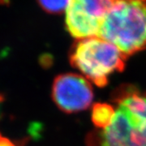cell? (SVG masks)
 <instances>
[{"label": "cell", "instance_id": "9", "mask_svg": "<svg viewBox=\"0 0 146 146\" xmlns=\"http://www.w3.org/2000/svg\"><path fill=\"white\" fill-rule=\"evenodd\" d=\"M3 102V96L0 94V104H2Z\"/></svg>", "mask_w": 146, "mask_h": 146}, {"label": "cell", "instance_id": "8", "mask_svg": "<svg viewBox=\"0 0 146 146\" xmlns=\"http://www.w3.org/2000/svg\"><path fill=\"white\" fill-rule=\"evenodd\" d=\"M25 143L23 141H13L3 135L0 131V146H25Z\"/></svg>", "mask_w": 146, "mask_h": 146}, {"label": "cell", "instance_id": "1", "mask_svg": "<svg viewBox=\"0 0 146 146\" xmlns=\"http://www.w3.org/2000/svg\"><path fill=\"white\" fill-rule=\"evenodd\" d=\"M114 118L104 129L86 137L87 146H146V93L132 84H122L113 92Z\"/></svg>", "mask_w": 146, "mask_h": 146}, {"label": "cell", "instance_id": "6", "mask_svg": "<svg viewBox=\"0 0 146 146\" xmlns=\"http://www.w3.org/2000/svg\"><path fill=\"white\" fill-rule=\"evenodd\" d=\"M115 112L113 104L98 102L92 106L91 119L96 129H104L110 125Z\"/></svg>", "mask_w": 146, "mask_h": 146}, {"label": "cell", "instance_id": "7", "mask_svg": "<svg viewBox=\"0 0 146 146\" xmlns=\"http://www.w3.org/2000/svg\"><path fill=\"white\" fill-rule=\"evenodd\" d=\"M39 5L48 13L58 14L67 9L69 0H37Z\"/></svg>", "mask_w": 146, "mask_h": 146}, {"label": "cell", "instance_id": "4", "mask_svg": "<svg viewBox=\"0 0 146 146\" xmlns=\"http://www.w3.org/2000/svg\"><path fill=\"white\" fill-rule=\"evenodd\" d=\"M116 0H69L65 25L76 40L98 36L105 16Z\"/></svg>", "mask_w": 146, "mask_h": 146}, {"label": "cell", "instance_id": "3", "mask_svg": "<svg viewBox=\"0 0 146 146\" xmlns=\"http://www.w3.org/2000/svg\"><path fill=\"white\" fill-rule=\"evenodd\" d=\"M125 55L100 36L77 40L69 53V61L90 83L104 87L110 76L125 68Z\"/></svg>", "mask_w": 146, "mask_h": 146}, {"label": "cell", "instance_id": "2", "mask_svg": "<svg viewBox=\"0 0 146 146\" xmlns=\"http://www.w3.org/2000/svg\"><path fill=\"white\" fill-rule=\"evenodd\" d=\"M115 45L126 57L146 48V0H116L98 36Z\"/></svg>", "mask_w": 146, "mask_h": 146}, {"label": "cell", "instance_id": "5", "mask_svg": "<svg viewBox=\"0 0 146 146\" xmlns=\"http://www.w3.org/2000/svg\"><path fill=\"white\" fill-rule=\"evenodd\" d=\"M94 89L82 75L63 73L57 76L51 86V98L58 109L68 114L85 110L92 105Z\"/></svg>", "mask_w": 146, "mask_h": 146}]
</instances>
